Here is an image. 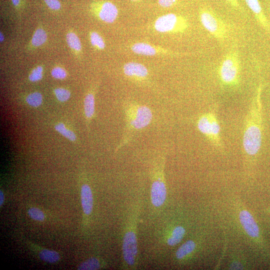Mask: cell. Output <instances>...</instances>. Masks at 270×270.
I'll return each mask as SVG.
<instances>
[{
	"label": "cell",
	"mask_w": 270,
	"mask_h": 270,
	"mask_svg": "<svg viewBox=\"0 0 270 270\" xmlns=\"http://www.w3.org/2000/svg\"><path fill=\"white\" fill-rule=\"evenodd\" d=\"M262 90L260 84L245 120L242 148L248 159L256 158L262 148L264 130Z\"/></svg>",
	"instance_id": "obj_1"
},
{
	"label": "cell",
	"mask_w": 270,
	"mask_h": 270,
	"mask_svg": "<svg viewBox=\"0 0 270 270\" xmlns=\"http://www.w3.org/2000/svg\"><path fill=\"white\" fill-rule=\"evenodd\" d=\"M140 208V202L132 206L127 218L123 231L122 256L124 269H134L138 264V258L136 232Z\"/></svg>",
	"instance_id": "obj_2"
},
{
	"label": "cell",
	"mask_w": 270,
	"mask_h": 270,
	"mask_svg": "<svg viewBox=\"0 0 270 270\" xmlns=\"http://www.w3.org/2000/svg\"><path fill=\"white\" fill-rule=\"evenodd\" d=\"M126 126L122 140L117 150L122 148L138 130L148 126L151 122L152 114L147 106L132 104L126 109Z\"/></svg>",
	"instance_id": "obj_3"
},
{
	"label": "cell",
	"mask_w": 270,
	"mask_h": 270,
	"mask_svg": "<svg viewBox=\"0 0 270 270\" xmlns=\"http://www.w3.org/2000/svg\"><path fill=\"white\" fill-rule=\"evenodd\" d=\"M164 158L161 157L154 164L151 171L150 202L156 210L166 203L167 189L164 176Z\"/></svg>",
	"instance_id": "obj_4"
},
{
	"label": "cell",
	"mask_w": 270,
	"mask_h": 270,
	"mask_svg": "<svg viewBox=\"0 0 270 270\" xmlns=\"http://www.w3.org/2000/svg\"><path fill=\"white\" fill-rule=\"evenodd\" d=\"M240 62L238 53L230 50L222 58L218 68L220 80L226 86H235L238 84L240 78Z\"/></svg>",
	"instance_id": "obj_5"
},
{
	"label": "cell",
	"mask_w": 270,
	"mask_h": 270,
	"mask_svg": "<svg viewBox=\"0 0 270 270\" xmlns=\"http://www.w3.org/2000/svg\"><path fill=\"white\" fill-rule=\"evenodd\" d=\"M160 228L156 238L162 247L171 248L178 244L188 232V225L180 220H172Z\"/></svg>",
	"instance_id": "obj_6"
},
{
	"label": "cell",
	"mask_w": 270,
	"mask_h": 270,
	"mask_svg": "<svg viewBox=\"0 0 270 270\" xmlns=\"http://www.w3.org/2000/svg\"><path fill=\"white\" fill-rule=\"evenodd\" d=\"M197 126L202 133L217 150L222 151L224 146L220 137V128L214 110L204 114L198 118Z\"/></svg>",
	"instance_id": "obj_7"
},
{
	"label": "cell",
	"mask_w": 270,
	"mask_h": 270,
	"mask_svg": "<svg viewBox=\"0 0 270 270\" xmlns=\"http://www.w3.org/2000/svg\"><path fill=\"white\" fill-rule=\"evenodd\" d=\"M199 18L204 28L216 40H223L227 37L228 28L226 23L210 8H201Z\"/></svg>",
	"instance_id": "obj_8"
},
{
	"label": "cell",
	"mask_w": 270,
	"mask_h": 270,
	"mask_svg": "<svg viewBox=\"0 0 270 270\" xmlns=\"http://www.w3.org/2000/svg\"><path fill=\"white\" fill-rule=\"evenodd\" d=\"M186 18L176 14L169 13L161 16L154 22V27L161 33L183 32L188 28Z\"/></svg>",
	"instance_id": "obj_9"
},
{
	"label": "cell",
	"mask_w": 270,
	"mask_h": 270,
	"mask_svg": "<svg viewBox=\"0 0 270 270\" xmlns=\"http://www.w3.org/2000/svg\"><path fill=\"white\" fill-rule=\"evenodd\" d=\"M92 12L100 20L107 23L113 22L117 18L118 11L116 6L110 1H94L90 4Z\"/></svg>",
	"instance_id": "obj_10"
},
{
	"label": "cell",
	"mask_w": 270,
	"mask_h": 270,
	"mask_svg": "<svg viewBox=\"0 0 270 270\" xmlns=\"http://www.w3.org/2000/svg\"><path fill=\"white\" fill-rule=\"evenodd\" d=\"M197 238H192L185 241L176 250L174 259L178 264L190 260L198 250L199 244Z\"/></svg>",
	"instance_id": "obj_11"
},
{
	"label": "cell",
	"mask_w": 270,
	"mask_h": 270,
	"mask_svg": "<svg viewBox=\"0 0 270 270\" xmlns=\"http://www.w3.org/2000/svg\"><path fill=\"white\" fill-rule=\"evenodd\" d=\"M240 224L248 236L254 239H259V227L252 214L246 210H242L239 214Z\"/></svg>",
	"instance_id": "obj_12"
},
{
	"label": "cell",
	"mask_w": 270,
	"mask_h": 270,
	"mask_svg": "<svg viewBox=\"0 0 270 270\" xmlns=\"http://www.w3.org/2000/svg\"><path fill=\"white\" fill-rule=\"evenodd\" d=\"M130 49L136 54L146 56H152L160 54H180L179 53L173 52L144 42L134 43L131 46Z\"/></svg>",
	"instance_id": "obj_13"
},
{
	"label": "cell",
	"mask_w": 270,
	"mask_h": 270,
	"mask_svg": "<svg viewBox=\"0 0 270 270\" xmlns=\"http://www.w3.org/2000/svg\"><path fill=\"white\" fill-rule=\"evenodd\" d=\"M123 71L126 76L138 80L145 78L148 74V70L145 66L134 62L124 64Z\"/></svg>",
	"instance_id": "obj_14"
},
{
	"label": "cell",
	"mask_w": 270,
	"mask_h": 270,
	"mask_svg": "<svg viewBox=\"0 0 270 270\" xmlns=\"http://www.w3.org/2000/svg\"><path fill=\"white\" fill-rule=\"evenodd\" d=\"M248 6L253 12L254 17L263 28L268 32L270 31V24L262 11L258 0H245Z\"/></svg>",
	"instance_id": "obj_15"
},
{
	"label": "cell",
	"mask_w": 270,
	"mask_h": 270,
	"mask_svg": "<svg viewBox=\"0 0 270 270\" xmlns=\"http://www.w3.org/2000/svg\"><path fill=\"white\" fill-rule=\"evenodd\" d=\"M81 201L82 210L86 215H90L93 208V196L90 187L84 184L81 188Z\"/></svg>",
	"instance_id": "obj_16"
},
{
	"label": "cell",
	"mask_w": 270,
	"mask_h": 270,
	"mask_svg": "<svg viewBox=\"0 0 270 270\" xmlns=\"http://www.w3.org/2000/svg\"><path fill=\"white\" fill-rule=\"evenodd\" d=\"M84 113L86 117L91 118L94 113V97L92 93L86 96L84 101Z\"/></svg>",
	"instance_id": "obj_17"
},
{
	"label": "cell",
	"mask_w": 270,
	"mask_h": 270,
	"mask_svg": "<svg viewBox=\"0 0 270 270\" xmlns=\"http://www.w3.org/2000/svg\"><path fill=\"white\" fill-rule=\"evenodd\" d=\"M47 39V34L45 30L40 28L34 32L31 40V44L34 47L39 46L44 44Z\"/></svg>",
	"instance_id": "obj_18"
},
{
	"label": "cell",
	"mask_w": 270,
	"mask_h": 270,
	"mask_svg": "<svg viewBox=\"0 0 270 270\" xmlns=\"http://www.w3.org/2000/svg\"><path fill=\"white\" fill-rule=\"evenodd\" d=\"M66 40L69 46L72 50L80 52L82 44L78 37L73 32H70L66 35Z\"/></svg>",
	"instance_id": "obj_19"
},
{
	"label": "cell",
	"mask_w": 270,
	"mask_h": 270,
	"mask_svg": "<svg viewBox=\"0 0 270 270\" xmlns=\"http://www.w3.org/2000/svg\"><path fill=\"white\" fill-rule=\"evenodd\" d=\"M39 256L42 260L49 263L55 262L60 259V255L56 252L48 250H42Z\"/></svg>",
	"instance_id": "obj_20"
},
{
	"label": "cell",
	"mask_w": 270,
	"mask_h": 270,
	"mask_svg": "<svg viewBox=\"0 0 270 270\" xmlns=\"http://www.w3.org/2000/svg\"><path fill=\"white\" fill-rule=\"evenodd\" d=\"M100 267L99 260L96 258H90L83 262L78 266V270H98Z\"/></svg>",
	"instance_id": "obj_21"
},
{
	"label": "cell",
	"mask_w": 270,
	"mask_h": 270,
	"mask_svg": "<svg viewBox=\"0 0 270 270\" xmlns=\"http://www.w3.org/2000/svg\"><path fill=\"white\" fill-rule=\"evenodd\" d=\"M90 42L92 45L98 50H103L105 43L103 38L96 32H92L90 34Z\"/></svg>",
	"instance_id": "obj_22"
},
{
	"label": "cell",
	"mask_w": 270,
	"mask_h": 270,
	"mask_svg": "<svg viewBox=\"0 0 270 270\" xmlns=\"http://www.w3.org/2000/svg\"><path fill=\"white\" fill-rule=\"evenodd\" d=\"M26 101L31 106H38L42 101V96L38 92H32L27 96Z\"/></svg>",
	"instance_id": "obj_23"
},
{
	"label": "cell",
	"mask_w": 270,
	"mask_h": 270,
	"mask_svg": "<svg viewBox=\"0 0 270 270\" xmlns=\"http://www.w3.org/2000/svg\"><path fill=\"white\" fill-rule=\"evenodd\" d=\"M55 129L63 136H65L70 140L74 141L76 140V136L74 132L66 128L64 124L60 123L56 124L55 126Z\"/></svg>",
	"instance_id": "obj_24"
},
{
	"label": "cell",
	"mask_w": 270,
	"mask_h": 270,
	"mask_svg": "<svg viewBox=\"0 0 270 270\" xmlns=\"http://www.w3.org/2000/svg\"><path fill=\"white\" fill-rule=\"evenodd\" d=\"M55 95L58 100L61 102L67 100L70 97V92L63 88H57L54 90Z\"/></svg>",
	"instance_id": "obj_25"
},
{
	"label": "cell",
	"mask_w": 270,
	"mask_h": 270,
	"mask_svg": "<svg viewBox=\"0 0 270 270\" xmlns=\"http://www.w3.org/2000/svg\"><path fill=\"white\" fill-rule=\"evenodd\" d=\"M28 214L34 220L42 221L44 219V212L39 208H30L28 210Z\"/></svg>",
	"instance_id": "obj_26"
},
{
	"label": "cell",
	"mask_w": 270,
	"mask_h": 270,
	"mask_svg": "<svg viewBox=\"0 0 270 270\" xmlns=\"http://www.w3.org/2000/svg\"><path fill=\"white\" fill-rule=\"evenodd\" d=\"M43 68L38 66L32 70L29 76V79L32 82H36L42 78Z\"/></svg>",
	"instance_id": "obj_27"
},
{
	"label": "cell",
	"mask_w": 270,
	"mask_h": 270,
	"mask_svg": "<svg viewBox=\"0 0 270 270\" xmlns=\"http://www.w3.org/2000/svg\"><path fill=\"white\" fill-rule=\"evenodd\" d=\"M52 76L57 79H64L66 76V72L62 68L56 66L53 68L51 71Z\"/></svg>",
	"instance_id": "obj_28"
},
{
	"label": "cell",
	"mask_w": 270,
	"mask_h": 270,
	"mask_svg": "<svg viewBox=\"0 0 270 270\" xmlns=\"http://www.w3.org/2000/svg\"><path fill=\"white\" fill-rule=\"evenodd\" d=\"M46 6L52 10H58L61 7V4L58 0H44Z\"/></svg>",
	"instance_id": "obj_29"
},
{
	"label": "cell",
	"mask_w": 270,
	"mask_h": 270,
	"mask_svg": "<svg viewBox=\"0 0 270 270\" xmlns=\"http://www.w3.org/2000/svg\"><path fill=\"white\" fill-rule=\"evenodd\" d=\"M178 0H158V3L162 8H170L174 6Z\"/></svg>",
	"instance_id": "obj_30"
},
{
	"label": "cell",
	"mask_w": 270,
	"mask_h": 270,
	"mask_svg": "<svg viewBox=\"0 0 270 270\" xmlns=\"http://www.w3.org/2000/svg\"><path fill=\"white\" fill-rule=\"evenodd\" d=\"M234 8L239 9L240 4L238 0H226Z\"/></svg>",
	"instance_id": "obj_31"
},
{
	"label": "cell",
	"mask_w": 270,
	"mask_h": 270,
	"mask_svg": "<svg viewBox=\"0 0 270 270\" xmlns=\"http://www.w3.org/2000/svg\"><path fill=\"white\" fill-rule=\"evenodd\" d=\"M13 5L17 8H19L22 4V0H11Z\"/></svg>",
	"instance_id": "obj_32"
},
{
	"label": "cell",
	"mask_w": 270,
	"mask_h": 270,
	"mask_svg": "<svg viewBox=\"0 0 270 270\" xmlns=\"http://www.w3.org/2000/svg\"><path fill=\"white\" fill-rule=\"evenodd\" d=\"M4 201V195L3 192L0 190V206L3 204Z\"/></svg>",
	"instance_id": "obj_33"
},
{
	"label": "cell",
	"mask_w": 270,
	"mask_h": 270,
	"mask_svg": "<svg viewBox=\"0 0 270 270\" xmlns=\"http://www.w3.org/2000/svg\"><path fill=\"white\" fill-rule=\"evenodd\" d=\"M4 39V36H3V34L0 32V42H2L3 40Z\"/></svg>",
	"instance_id": "obj_34"
},
{
	"label": "cell",
	"mask_w": 270,
	"mask_h": 270,
	"mask_svg": "<svg viewBox=\"0 0 270 270\" xmlns=\"http://www.w3.org/2000/svg\"><path fill=\"white\" fill-rule=\"evenodd\" d=\"M130 0L133 1V2H136V1L140 0Z\"/></svg>",
	"instance_id": "obj_35"
}]
</instances>
